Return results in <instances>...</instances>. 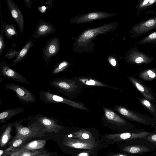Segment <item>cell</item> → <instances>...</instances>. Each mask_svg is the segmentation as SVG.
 Instances as JSON below:
<instances>
[{
    "label": "cell",
    "mask_w": 156,
    "mask_h": 156,
    "mask_svg": "<svg viewBox=\"0 0 156 156\" xmlns=\"http://www.w3.org/2000/svg\"><path fill=\"white\" fill-rule=\"evenodd\" d=\"M118 26L117 23L112 22L95 28L86 29L76 39L73 44L74 49H80V51L87 49V47H89L91 44L92 39L97 35L113 31Z\"/></svg>",
    "instance_id": "cell-1"
},
{
    "label": "cell",
    "mask_w": 156,
    "mask_h": 156,
    "mask_svg": "<svg viewBox=\"0 0 156 156\" xmlns=\"http://www.w3.org/2000/svg\"><path fill=\"white\" fill-rule=\"evenodd\" d=\"M21 119L14 122V126L16 130L15 136L31 139V138L45 136V128L36 120L29 126H25L21 124Z\"/></svg>",
    "instance_id": "cell-2"
},
{
    "label": "cell",
    "mask_w": 156,
    "mask_h": 156,
    "mask_svg": "<svg viewBox=\"0 0 156 156\" xmlns=\"http://www.w3.org/2000/svg\"><path fill=\"white\" fill-rule=\"evenodd\" d=\"M122 151L131 155L145 154L156 150L154 144L147 139L137 138L126 141Z\"/></svg>",
    "instance_id": "cell-3"
},
{
    "label": "cell",
    "mask_w": 156,
    "mask_h": 156,
    "mask_svg": "<svg viewBox=\"0 0 156 156\" xmlns=\"http://www.w3.org/2000/svg\"><path fill=\"white\" fill-rule=\"evenodd\" d=\"M49 85L58 92L70 98H73L77 90L79 91V84L73 79L59 78L50 81Z\"/></svg>",
    "instance_id": "cell-4"
},
{
    "label": "cell",
    "mask_w": 156,
    "mask_h": 156,
    "mask_svg": "<svg viewBox=\"0 0 156 156\" xmlns=\"http://www.w3.org/2000/svg\"><path fill=\"white\" fill-rule=\"evenodd\" d=\"M115 109L122 116L127 119L143 125L153 127L155 121L153 118L122 106H116Z\"/></svg>",
    "instance_id": "cell-5"
},
{
    "label": "cell",
    "mask_w": 156,
    "mask_h": 156,
    "mask_svg": "<svg viewBox=\"0 0 156 156\" xmlns=\"http://www.w3.org/2000/svg\"><path fill=\"white\" fill-rule=\"evenodd\" d=\"M41 100L45 103H62L69 105L75 108L85 111H89L81 103L73 101L64 97L53 94L46 90L39 93Z\"/></svg>",
    "instance_id": "cell-6"
},
{
    "label": "cell",
    "mask_w": 156,
    "mask_h": 156,
    "mask_svg": "<svg viewBox=\"0 0 156 156\" xmlns=\"http://www.w3.org/2000/svg\"><path fill=\"white\" fill-rule=\"evenodd\" d=\"M156 29V16L144 19L133 25L129 33L132 37H140L143 34Z\"/></svg>",
    "instance_id": "cell-7"
},
{
    "label": "cell",
    "mask_w": 156,
    "mask_h": 156,
    "mask_svg": "<svg viewBox=\"0 0 156 156\" xmlns=\"http://www.w3.org/2000/svg\"><path fill=\"white\" fill-rule=\"evenodd\" d=\"M153 60V57L140 51L136 47L130 49L126 53L125 57L126 61L128 63L136 65L150 64Z\"/></svg>",
    "instance_id": "cell-8"
},
{
    "label": "cell",
    "mask_w": 156,
    "mask_h": 156,
    "mask_svg": "<svg viewBox=\"0 0 156 156\" xmlns=\"http://www.w3.org/2000/svg\"><path fill=\"white\" fill-rule=\"evenodd\" d=\"M144 129H136L122 133L110 134L107 136L109 139L114 140L126 141L137 139L143 138L146 139L147 136L152 133V132L144 131Z\"/></svg>",
    "instance_id": "cell-9"
},
{
    "label": "cell",
    "mask_w": 156,
    "mask_h": 156,
    "mask_svg": "<svg viewBox=\"0 0 156 156\" xmlns=\"http://www.w3.org/2000/svg\"><path fill=\"white\" fill-rule=\"evenodd\" d=\"M5 86L6 89L14 91L17 98L22 102L29 103L34 102L36 100L32 92L23 86L12 83H6Z\"/></svg>",
    "instance_id": "cell-10"
},
{
    "label": "cell",
    "mask_w": 156,
    "mask_h": 156,
    "mask_svg": "<svg viewBox=\"0 0 156 156\" xmlns=\"http://www.w3.org/2000/svg\"><path fill=\"white\" fill-rule=\"evenodd\" d=\"M104 118L109 122L116 124L130 131L136 129L133 125L120 116L113 110L103 106Z\"/></svg>",
    "instance_id": "cell-11"
},
{
    "label": "cell",
    "mask_w": 156,
    "mask_h": 156,
    "mask_svg": "<svg viewBox=\"0 0 156 156\" xmlns=\"http://www.w3.org/2000/svg\"><path fill=\"white\" fill-rule=\"evenodd\" d=\"M115 15L116 13H107L102 12H95L76 16L71 19L70 23L76 24L87 23L112 17Z\"/></svg>",
    "instance_id": "cell-12"
},
{
    "label": "cell",
    "mask_w": 156,
    "mask_h": 156,
    "mask_svg": "<svg viewBox=\"0 0 156 156\" xmlns=\"http://www.w3.org/2000/svg\"><path fill=\"white\" fill-rule=\"evenodd\" d=\"M60 48V40L57 37H52L46 43L43 52L44 59L47 64L52 56L56 55Z\"/></svg>",
    "instance_id": "cell-13"
},
{
    "label": "cell",
    "mask_w": 156,
    "mask_h": 156,
    "mask_svg": "<svg viewBox=\"0 0 156 156\" xmlns=\"http://www.w3.org/2000/svg\"><path fill=\"white\" fill-rule=\"evenodd\" d=\"M127 77L133 85L141 93L144 98L156 103L155 95L149 87L135 77L129 76Z\"/></svg>",
    "instance_id": "cell-14"
},
{
    "label": "cell",
    "mask_w": 156,
    "mask_h": 156,
    "mask_svg": "<svg viewBox=\"0 0 156 156\" xmlns=\"http://www.w3.org/2000/svg\"><path fill=\"white\" fill-rule=\"evenodd\" d=\"M0 76L15 80L19 83L29 84L24 76L9 66L5 61L0 63Z\"/></svg>",
    "instance_id": "cell-15"
},
{
    "label": "cell",
    "mask_w": 156,
    "mask_h": 156,
    "mask_svg": "<svg viewBox=\"0 0 156 156\" xmlns=\"http://www.w3.org/2000/svg\"><path fill=\"white\" fill-rule=\"evenodd\" d=\"M33 117L43 126L46 132H53L57 133L62 128V126L57 123L56 119L55 118L48 117L40 114H37Z\"/></svg>",
    "instance_id": "cell-16"
},
{
    "label": "cell",
    "mask_w": 156,
    "mask_h": 156,
    "mask_svg": "<svg viewBox=\"0 0 156 156\" xmlns=\"http://www.w3.org/2000/svg\"><path fill=\"white\" fill-rule=\"evenodd\" d=\"M62 144L67 146L77 149H91L96 146V143L91 140H76L64 137Z\"/></svg>",
    "instance_id": "cell-17"
},
{
    "label": "cell",
    "mask_w": 156,
    "mask_h": 156,
    "mask_svg": "<svg viewBox=\"0 0 156 156\" xmlns=\"http://www.w3.org/2000/svg\"><path fill=\"white\" fill-rule=\"evenodd\" d=\"M6 2L11 15L18 26L20 32L23 33L24 22L22 12L13 1L6 0Z\"/></svg>",
    "instance_id": "cell-18"
},
{
    "label": "cell",
    "mask_w": 156,
    "mask_h": 156,
    "mask_svg": "<svg viewBox=\"0 0 156 156\" xmlns=\"http://www.w3.org/2000/svg\"><path fill=\"white\" fill-rule=\"evenodd\" d=\"M55 29L54 25L49 23L40 20L36 27L32 37L34 39L44 37L55 32Z\"/></svg>",
    "instance_id": "cell-19"
},
{
    "label": "cell",
    "mask_w": 156,
    "mask_h": 156,
    "mask_svg": "<svg viewBox=\"0 0 156 156\" xmlns=\"http://www.w3.org/2000/svg\"><path fill=\"white\" fill-rule=\"evenodd\" d=\"M136 6L138 16L151 14L156 10V0H138Z\"/></svg>",
    "instance_id": "cell-20"
},
{
    "label": "cell",
    "mask_w": 156,
    "mask_h": 156,
    "mask_svg": "<svg viewBox=\"0 0 156 156\" xmlns=\"http://www.w3.org/2000/svg\"><path fill=\"white\" fill-rule=\"evenodd\" d=\"M46 144L45 140L33 141L13 151L10 153L9 156H18L21 153L25 151L41 149Z\"/></svg>",
    "instance_id": "cell-21"
},
{
    "label": "cell",
    "mask_w": 156,
    "mask_h": 156,
    "mask_svg": "<svg viewBox=\"0 0 156 156\" xmlns=\"http://www.w3.org/2000/svg\"><path fill=\"white\" fill-rule=\"evenodd\" d=\"M22 107L7 109L0 112V123H3L23 112Z\"/></svg>",
    "instance_id": "cell-22"
},
{
    "label": "cell",
    "mask_w": 156,
    "mask_h": 156,
    "mask_svg": "<svg viewBox=\"0 0 156 156\" xmlns=\"http://www.w3.org/2000/svg\"><path fill=\"white\" fill-rule=\"evenodd\" d=\"M30 140L28 138L15 136L10 144L9 147L4 151L2 156H6L13 151L20 147Z\"/></svg>",
    "instance_id": "cell-23"
},
{
    "label": "cell",
    "mask_w": 156,
    "mask_h": 156,
    "mask_svg": "<svg viewBox=\"0 0 156 156\" xmlns=\"http://www.w3.org/2000/svg\"><path fill=\"white\" fill-rule=\"evenodd\" d=\"M73 79L78 84L81 83L87 85L96 86L98 87H109L113 89H117L121 91V90L117 88L112 86H109L106 84L99 81L97 80L88 77H77Z\"/></svg>",
    "instance_id": "cell-24"
},
{
    "label": "cell",
    "mask_w": 156,
    "mask_h": 156,
    "mask_svg": "<svg viewBox=\"0 0 156 156\" xmlns=\"http://www.w3.org/2000/svg\"><path fill=\"white\" fill-rule=\"evenodd\" d=\"M34 46L32 41L30 40L28 41L19 52L16 58L13 60L12 64L15 65L20 62L27 55L30 48Z\"/></svg>",
    "instance_id": "cell-25"
},
{
    "label": "cell",
    "mask_w": 156,
    "mask_h": 156,
    "mask_svg": "<svg viewBox=\"0 0 156 156\" xmlns=\"http://www.w3.org/2000/svg\"><path fill=\"white\" fill-rule=\"evenodd\" d=\"M140 103L152 115L154 119L156 118V103L144 98L136 97Z\"/></svg>",
    "instance_id": "cell-26"
},
{
    "label": "cell",
    "mask_w": 156,
    "mask_h": 156,
    "mask_svg": "<svg viewBox=\"0 0 156 156\" xmlns=\"http://www.w3.org/2000/svg\"><path fill=\"white\" fill-rule=\"evenodd\" d=\"M138 76L143 80H152L156 78V69H146L141 70L139 73Z\"/></svg>",
    "instance_id": "cell-27"
},
{
    "label": "cell",
    "mask_w": 156,
    "mask_h": 156,
    "mask_svg": "<svg viewBox=\"0 0 156 156\" xmlns=\"http://www.w3.org/2000/svg\"><path fill=\"white\" fill-rule=\"evenodd\" d=\"M2 26L4 35L8 39H11L13 35H18V33L13 24H9L3 21Z\"/></svg>",
    "instance_id": "cell-28"
},
{
    "label": "cell",
    "mask_w": 156,
    "mask_h": 156,
    "mask_svg": "<svg viewBox=\"0 0 156 156\" xmlns=\"http://www.w3.org/2000/svg\"><path fill=\"white\" fill-rule=\"evenodd\" d=\"M14 122L8 124L2 134L0 141V145L1 147L5 146L11 137V133L12 126H14Z\"/></svg>",
    "instance_id": "cell-29"
},
{
    "label": "cell",
    "mask_w": 156,
    "mask_h": 156,
    "mask_svg": "<svg viewBox=\"0 0 156 156\" xmlns=\"http://www.w3.org/2000/svg\"><path fill=\"white\" fill-rule=\"evenodd\" d=\"M140 44H151L156 45V31L152 32L143 37L139 42Z\"/></svg>",
    "instance_id": "cell-30"
},
{
    "label": "cell",
    "mask_w": 156,
    "mask_h": 156,
    "mask_svg": "<svg viewBox=\"0 0 156 156\" xmlns=\"http://www.w3.org/2000/svg\"><path fill=\"white\" fill-rule=\"evenodd\" d=\"M69 65V63L66 60L58 63L54 67L51 74L54 75L64 71L68 68Z\"/></svg>",
    "instance_id": "cell-31"
},
{
    "label": "cell",
    "mask_w": 156,
    "mask_h": 156,
    "mask_svg": "<svg viewBox=\"0 0 156 156\" xmlns=\"http://www.w3.org/2000/svg\"><path fill=\"white\" fill-rule=\"evenodd\" d=\"M73 133L76 137L80 140H87L90 138L91 139V134H90V132L87 130L82 129Z\"/></svg>",
    "instance_id": "cell-32"
},
{
    "label": "cell",
    "mask_w": 156,
    "mask_h": 156,
    "mask_svg": "<svg viewBox=\"0 0 156 156\" xmlns=\"http://www.w3.org/2000/svg\"><path fill=\"white\" fill-rule=\"evenodd\" d=\"M1 32L0 35V55H1L5 50V44L3 35V30L2 28V21L1 19Z\"/></svg>",
    "instance_id": "cell-33"
},
{
    "label": "cell",
    "mask_w": 156,
    "mask_h": 156,
    "mask_svg": "<svg viewBox=\"0 0 156 156\" xmlns=\"http://www.w3.org/2000/svg\"><path fill=\"white\" fill-rule=\"evenodd\" d=\"M41 153V151L39 150L27 151L22 152L18 156H35L40 155Z\"/></svg>",
    "instance_id": "cell-34"
},
{
    "label": "cell",
    "mask_w": 156,
    "mask_h": 156,
    "mask_svg": "<svg viewBox=\"0 0 156 156\" xmlns=\"http://www.w3.org/2000/svg\"><path fill=\"white\" fill-rule=\"evenodd\" d=\"M147 140L154 145L156 147V131L154 130L152 133L148 135ZM151 156H153L156 154V150Z\"/></svg>",
    "instance_id": "cell-35"
},
{
    "label": "cell",
    "mask_w": 156,
    "mask_h": 156,
    "mask_svg": "<svg viewBox=\"0 0 156 156\" xmlns=\"http://www.w3.org/2000/svg\"><path fill=\"white\" fill-rule=\"evenodd\" d=\"M19 52L16 51L13 48L10 49L7 52L5 56V58L8 59H12L13 58L17 57Z\"/></svg>",
    "instance_id": "cell-36"
},
{
    "label": "cell",
    "mask_w": 156,
    "mask_h": 156,
    "mask_svg": "<svg viewBox=\"0 0 156 156\" xmlns=\"http://www.w3.org/2000/svg\"><path fill=\"white\" fill-rule=\"evenodd\" d=\"M108 61L110 64L112 66H116V61L114 58L110 57L108 58Z\"/></svg>",
    "instance_id": "cell-37"
},
{
    "label": "cell",
    "mask_w": 156,
    "mask_h": 156,
    "mask_svg": "<svg viewBox=\"0 0 156 156\" xmlns=\"http://www.w3.org/2000/svg\"><path fill=\"white\" fill-rule=\"evenodd\" d=\"M46 3L47 4V9L50 10L53 6L52 1L51 0H48L46 2Z\"/></svg>",
    "instance_id": "cell-38"
},
{
    "label": "cell",
    "mask_w": 156,
    "mask_h": 156,
    "mask_svg": "<svg viewBox=\"0 0 156 156\" xmlns=\"http://www.w3.org/2000/svg\"><path fill=\"white\" fill-rule=\"evenodd\" d=\"M38 9L41 13H44L46 11L47 8L45 6H42L38 7Z\"/></svg>",
    "instance_id": "cell-39"
},
{
    "label": "cell",
    "mask_w": 156,
    "mask_h": 156,
    "mask_svg": "<svg viewBox=\"0 0 156 156\" xmlns=\"http://www.w3.org/2000/svg\"><path fill=\"white\" fill-rule=\"evenodd\" d=\"M24 3L27 7L30 8L31 6L32 0H24Z\"/></svg>",
    "instance_id": "cell-40"
},
{
    "label": "cell",
    "mask_w": 156,
    "mask_h": 156,
    "mask_svg": "<svg viewBox=\"0 0 156 156\" xmlns=\"http://www.w3.org/2000/svg\"><path fill=\"white\" fill-rule=\"evenodd\" d=\"M88 153L85 152H83L79 154L78 156H88Z\"/></svg>",
    "instance_id": "cell-41"
},
{
    "label": "cell",
    "mask_w": 156,
    "mask_h": 156,
    "mask_svg": "<svg viewBox=\"0 0 156 156\" xmlns=\"http://www.w3.org/2000/svg\"><path fill=\"white\" fill-rule=\"evenodd\" d=\"M35 156H50V154L48 153L42 155H39Z\"/></svg>",
    "instance_id": "cell-42"
},
{
    "label": "cell",
    "mask_w": 156,
    "mask_h": 156,
    "mask_svg": "<svg viewBox=\"0 0 156 156\" xmlns=\"http://www.w3.org/2000/svg\"><path fill=\"white\" fill-rule=\"evenodd\" d=\"M114 156H129V155L124 154H119Z\"/></svg>",
    "instance_id": "cell-43"
},
{
    "label": "cell",
    "mask_w": 156,
    "mask_h": 156,
    "mask_svg": "<svg viewBox=\"0 0 156 156\" xmlns=\"http://www.w3.org/2000/svg\"><path fill=\"white\" fill-rule=\"evenodd\" d=\"M155 121V124L154 126L153 127L154 129V130L156 131V118L154 119Z\"/></svg>",
    "instance_id": "cell-44"
},
{
    "label": "cell",
    "mask_w": 156,
    "mask_h": 156,
    "mask_svg": "<svg viewBox=\"0 0 156 156\" xmlns=\"http://www.w3.org/2000/svg\"><path fill=\"white\" fill-rule=\"evenodd\" d=\"M4 152V151L2 150H0V156H2V155L3 154Z\"/></svg>",
    "instance_id": "cell-45"
},
{
    "label": "cell",
    "mask_w": 156,
    "mask_h": 156,
    "mask_svg": "<svg viewBox=\"0 0 156 156\" xmlns=\"http://www.w3.org/2000/svg\"><path fill=\"white\" fill-rule=\"evenodd\" d=\"M73 136V135L72 134H70L68 136H67V137H68V138H71V137H72Z\"/></svg>",
    "instance_id": "cell-46"
},
{
    "label": "cell",
    "mask_w": 156,
    "mask_h": 156,
    "mask_svg": "<svg viewBox=\"0 0 156 156\" xmlns=\"http://www.w3.org/2000/svg\"><path fill=\"white\" fill-rule=\"evenodd\" d=\"M151 14H156V12H152V13H151Z\"/></svg>",
    "instance_id": "cell-47"
},
{
    "label": "cell",
    "mask_w": 156,
    "mask_h": 156,
    "mask_svg": "<svg viewBox=\"0 0 156 156\" xmlns=\"http://www.w3.org/2000/svg\"><path fill=\"white\" fill-rule=\"evenodd\" d=\"M153 156H156V154L155 155H154Z\"/></svg>",
    "instance_id": "cell-48"
}]
</instances>
